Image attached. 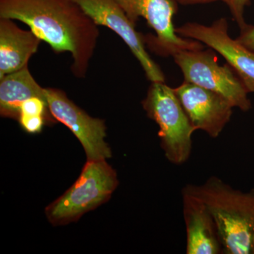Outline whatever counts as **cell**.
I'll use <instances>...</instances> for the list:
<instances>
[{
  "instance_id": "1",
  "label": "cell",
  "mask_w": 254,
  "mask_h": 254,
  "mask_svg": "<svg viewBox=\"0 0 254 254\" xmlns=\"http://www.w3.org/2000/svg\"><path fill=\"white\" fill-rule=\"evenodd\" d=\"M0 18L24 23L55 53H69L73 75L86 76L100 32L75 0H0Z\"/></svg>"
},
{
  "instance_id": "2",
  "label": "cell",
  "mask_w": 254,
  "mask_h": 254,
  "mask_svg": "<svg viewBox=\"0 0 254 254\" xmlns=\"http://www.w3.org/2000/svg\"><path fill=\"white\" fill-rule=\"evenodd\" d=\"M182 191L208 207L216 222L222 254H254V188L242 191L212 176L202 185H186Z\"/></svg>"
},
{
  "instance_id": "3",
  "label": "cell",
  "mask_w": 254,
  "mask_h": 254,
  "mask_svg": "<svg viewBox=\"0 0 254 254\" xmlns=\"http://www.w3.org/2000/svg\"><path fill=\"white\" fill-rule=\"evenodd\" d=\"M118 185L116 171L106 160H87L72 186L47 207V218L55 226L77 221L108 201Z\"/></svg>"
},
{
  "instance_id": "4",
  "label": "cell",
  "mask_w": 254,
  "mask_h": 254,
  "mask_svg": "<svg viewBox=\"0 0 254 254\" xmlns=\"http://www.w3.org/2000/svg\"><path fill=\"white\" fill-rule=\"evenodd\" d=\"M142 105L148 118L158 125L160 146L168 161L177 165L186 163L195 130L174 88L165 82H152Z\"/></svg>"
},
{
  "instance_id": "5",
  "label": "cell",
  "mask_w": 254,
  "mask_h": 254,
  "mask_svg": "<svg viewBox=\"0 0 254 254\" xmlns=\"http://www.w3.org/2000/svg\"><path fill=\"white\" fill-rule=\"evenodd\" d=\"M183 73L185 81L214 93L243 112L252 109L249 92L238 75L227 64L220 66L212 50H184L173 55Z\"/></svg>"
},
{
  "instance_id": "6",
  "label": "cell",
  "mask_w": 254,
  "mask_h": 254,
  "mask_svg": "<svg viewBox=\"0 0 254 254\" xmlns=\"http://www.w3.org/2000/svg\"><path fill=\"white\" fill-rule=\"evenodd\" d=\"M125 11L133 24L144 18L155 36H144L145 43L157 54L173 56L184 50L203 49L195 40L178 36L174 27L173 18L177 4L173 0H113Z\"/></svg>"
},
{
  "instance_id": "7",
  "label": "cell",
  "mask_w": 254,
  "mask_h": 254,
  "mask_svg": "<svg viewBox=\"0 0 254 254\" xmlns=\"http://www.w3.org/2000/svg\"><path fill=\"white\" fill-rule=\"evenodd\" d=\"M45 95L52 116L68 127L78 138L86 152L87 160L111 158V149L105 140L107 128L104 120L92 118L62 90L45 88Z\"/></svg>"
},
{
  "instance_id": "8",
  "label": "cell",
  "mask_w": 254,
  "mask_h": 254,
  "mask_svg": "<svg viewBox=\"0 0 254 254\" xmlns=\"http://www.w3.org/2000/svg\"><path fill=\"white\" fill-rule=\"evenodd\" d=\"M175 32L182 38L206 45L223 57L243 82L249 93H254V51L230 36L226 18L216 20L210 26L186 23L175 28Z\"/></svg>"
},
{
  "instance_id": "9",
  "label": "cell",
  "mask_w": 254,
  "mask_h": 254,
  "mask_svg": "<svg viewBox=\"0 0 254 254\" xmlns=\"http://www.w3.org/2000/svg\"><path fill=\"white\" fill-rule=\"evenodd\" d=\"M98 26H105L118 34L139 62L145 76L151 82H165L160 66L145 49L144 36L113 0H75Z\"/></svg>"
},
{
  "instance_id": "10",
  "label": "cell",
  "mask_w": 254,
  "mask_h": 254,
  "mask_svg": "<svg viewBox=\"0 0 254 254\" xmlns=\"http://www.w3.org/2000/svg\"><path fill=\"white\" fill-rule=\"evenodd\" d=\"M180 103L196 130L218 138L230 123L233 106L225 98L190 82L174 88Z\"/></svg>"
},
{
  "instance_id": "11",
  "label": "cell",
  "mask_w": 254,
  "mask_h": 254,
  "mask_svg": "<svg viewBox=\"0 0 254 254\" xmlns=\"http://www.w3.org/2000/svg\"><path fill=\"white\" fill-rule=\"evenodd\" d=\"M183 215L187 232V254H222L218 227L202 200L182 191Z\"/></svg>"
},
{
  "instance_id": "12",
  "label": "cell",
  "mask_w": 254,
  "mask_h": 254,
  "mask_svg": "<svg viewBox=\"0 0 254 254\" xmlns=\"http://www.w3.org/2000/svg\"><path fill=\"white\" fill-rule=\"evenodd\" d=\"M13 21L0 18V78L27 67L42 41L31 30L21 29Z\"/></svg>"
},
{
  "instance_id": "13",
  "label": "cell",
  "mask_w": 254,
  "mask_h": 254,
  "mask_svg": "<svg viewBox=\"0 0 254 254\" xmlns=\"http://www.w3.org/2000/svg\"><path fill=\"white\" fill-rule=\"evenodd\" d=\"M33 97L46 99L45 88L37 83L27 67L0 78V115L3 118H19L20 108Z\"/></svg>"
},
{
  "instance_id": "14",
  "label": "cell",
  "mask_w": 254,
  "mask_h": 254,
  "mask_svg": "<svg viewBox=\"0 0 254 254\" xmlns=\"http://www.w3.org/2000/svg\"><path fill=\"white\" fill-rule=\"evenodd\" d=\"M18 121L27 133H38L42 131L48 120L43 116H20Z\"/></svg>"
},
{
  "instance_id": "15",
  "label": "cell",
  "mask_w": 254,
  "mask_h": 254,
  "mask_svg": "<svg viewBox=\"0 0 254 254\" xmlns=\"http://www.w3.org/2000/svg\"><path fill=\"white\" fill-rule=\"evenodd\" d=\"M251 0H227L226 4L231 11L234 20L240 26V29L245 27L247 23L244 18L245 7L250 4Z\"/></svg>"
},
{
  "instance_id": "16",
  "label": "cell",
  "mask_w": 254,
  "mask_h": 254,
  "mask_svg": "<svg viewBox=\"0 0 254 254\" xmlns=\"http://www.w3.org/2000/svg\"><path fill=\"white\" fill-rule=\"evenodd\" d=\"M242 44L254 51V26L247 24L241 28L240 36L237 38Z\"/></svg>"
},
{
  "instance_id": "17",
  "label": "cell",
  "mask_w": 254,
  "mask_h": 254,
  "mask_svg": "<svg viewBox=\"0 0 254 254\" xmlns=\"http://www.w3.org/2000/svg\"><path fill=\"white\" fill-rule=\"evenodd\" d=\"M175 3L182 5H192L205 4V3L213 2V1H221L226 3L227 0H173Z\"/></svg>"
}]
</instances>
